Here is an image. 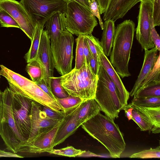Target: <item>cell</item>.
<instances>
[{
    "instance_id": "1",
    "label": "cell",
    "mask_w": 160,
    "mask_h": 160,
    "mask_svg": "<svg viewBox=\"0 0 160 160\" xmlns=\"http://www.w3.org/2000/svg\"><path fill=\"white\" fill-rule=\"evenodd\" d=\"M82 128L102 144L112 158H119L126 143L118 125L114 119L100 112L82 123Z\"/></svg>"
},
{
    "instance_id": "2",
    "label": "cell",
    "mask_w": 160,
    "mask_h": 160,
    "mask_svg": "<svg viewBox=\"0 0 160 160\" xmlns=\"http://www.w3.org/2000/svg\"><path fill=\"white\" fill-rule=\"evenodd\" d=\"M135 31V24L130 19L118 24L115 29L109 61L122 78L131 75L128 64Z\"/></svg>"
},
{
    "instance_id": "3",
    "label": "cell",
    "mask_w": 160,
    "mask_h": 160,
    "mask_svg": "<svg viewBox=\"0 0 160 160\" xmlns=\"http://www.w3.org/2000/svg\"><path fill=\"white\" fill-rule=\"evenodd\" d=\"M60 77L61 84L69 95L84 100L94 98L98 76L93 73L85 60L80 69L74 68Z\"/></svg>"
},
{
    "instance_id": "4",
    "label": "cell",
    "mask_w": 160,
    "mask_h": 160,
    "mask_svg": "<svg viewBox=\"0 0 160 160\" xmlns=\"http://www.w3.org/2000/svg\"><path fill=\"white\" fill-rule=\"evenodd\" d=\"M98 76V80L94 99L98 104L100 111L106 116L113 119L117 118L124 105L116 86L101 64Z\"/></svg>"
},
{
    "instance_id": "5",
    "label": "cell",
    "mask_w": 160,
    "mask_h": 160,
    "mask_svg": "<svg viewBox=\"0 0 160 160\" xmlns=\"http://www.w3.org/2000/svg\"><path fill=\"white\" fill-rule=\"evenodd\" d=\"M12 95V91L8 87L2 92V101L0 106V135L7 149L16 153L25 141L18 132L13 118Z\"/></svg>"
},
{
    "instance_id": "6",
    "label": "cell",
    "mask_w": 160,
    "mask_h": 160,
    "mask_svg": "<svg viewBox=\"0 0 160 160\" xmlns=\"http://www.w3.org/2000/svg\"><path fill=\"white\" fill-rule=\"evenodd\" d=\"M64 13L66 29L78 36L92 34L98 24L90 9L74 0L68 3Z\"/></svg>"
},
{
    "instance_id": "7",
    "label": "cell",
    "mask_w": 160,
    "mask_h": 160,
    "mask_svg": "<svg viewBox=\"0 0 160 160\" xmlns=\"http://www.w3.org/2000/svg\"><path fill=\"white\" fill-rule=\"evenodd\" d=\"M74 38L67 29L62 31L55 45L51 47L54 68L62 75L72 70Z\"/></svg>"
},
{
    "instance_id": "8",
    "label": "cell",
    "mask_w": 160,
    "mask_h": 160,
    "mask_svg": "<svg viewBox=\"0 0 160 160\" xmlns=\"http://www.w3.org/2000/svg\"><path fill=\"white\" fill-rule=\"evenodd\" d=\"M67 0H20V2L36 23H45L54 13L65 12Z\"/></svg>"
},
{
    "instance_id": "9",
    "label": "cell",
    "mask_w": 160,
    "mask_h": 160,
    "mask_svg": "<svg viewBox=\"0 0 160 160\" xmlns=\"http://www.w3.org/2000/svg\"><path fill=\"white\" fill-rule=\"evenodd\" d=\"M12 109L13 118L18 132L25 142L29 138L31 130L33 100L20 94L12 92Z\"/></svg>"
},
{
    "instance_id": "10",
    "label": "cell",
    "mask_w": 160,
    "mask_h": 160,
    "mask_svg": "<svg viewBox=\"0 0 160 160\" xmlns=\"http://www.w3.org/2000/svg\"><path fill=\"white\" fill-rule=\"evenodd\" d=\"M0 7L14 18L31 41L36 23L21 3L16 0H0Z\"/></svg>"
},
{
    "instance_id": "11",
    "label": "cell",
    "mask_w": 160,
    "mask_h": 160,
    "mask_svg": "<svg viewBox=\"0 0 160 160\" xmlns=\"http://www.w3.org/2000/svg\"><path fill=\"white\" fill-rule=\"evenodd\" d=\"M152 3L150 1H141L138 17L136 38L142 49L155 47L150 34V15L152 12Z\"/></svg>"
},
{
    "instance_id": "12",
    "label": "cell",
    "mask_w": 160,
    "mask_h": 160,
    "mask_svg": "<svg viewBox=\"0 0 160 160\" xmlns=\"http://www.w3.org/2000/svg\"><path fill=\"white\" fill-rule=\"evenodd\" d=\"M19 93L56 112H64L63 109L56 100L45 92L35 82L29 79L20 85Z\"/></svg>"
},
{
    "instance_id": "13",
    "label": "cell",
    "mask_w": 160,
    "mask_h": 160,
    "mask_svg": "<svg viewBox=\"0 0 160 160\" xmlns=\"http://www.w3.org/2000/svg\"><path fill=\"white\" fill-rule=\"evenodd\" d=\"M60 124L44 131L32 140L24 142L18 148V152H48L53 148L52 144Z\"/></svg>"
},
{
    "instance_id": "14",
    "label": "cell",
    "mask_w": 160,
    "mask_h": 160,
    "mask_svg": "<svg viewBox=\"0 0 160 160\" xmlns=\"http://www.w3.org/2000/svg\"><path fill=\"white\" fill-rule=\"evenodd\" d=\"M31 120L30 133L29 138L26 142L32 140L44 131L60 124L63 120L60 121L48 118L42 111L41 105L33 101Z\"/></svg>"
},
{
    "instance_id": "15",
    "label": "cell",
    "mask_w": 160,
    "mask_h": 160,
    "mask_svg": "<svg viewBox=\"0 0 160 160\" xmlns=\"http://www.w3.org/2000/svg\"><path fill=\"white\" fill-rule=\"evenodd\" d=\"M36 58L40 62L43 68L44 76L43 79L51 89L50 78L53 76L54 67L50 39L45 30H43L42 33Z\"/></svg>"
},
{
    "instance_id": "16",
    "label": "cell",
    "mask_w": 160,
    "mask_h": 160,
    "mask_svg": "<svg viewBox=\"0 0 160 160\" xmlns=\"http://www.w3.org/2000/svg\"><path fill=\"white\" fill-rule=\"evenodd\" d=\"M78 106L66 113L56 134L52 145L53 148L63 142L81 126L77 118L76 112Z\"/></svg>"
},
{
    "instance_id": "17",
    "label": "cell",
    "mask_w": 160,
    "mask_h": 160,
    "mask_svg": "<svg viewBox=\"0 0 160 160\" xmlns=\"http://www.w3.org/2000/svg\"><path fill=\"white\" fill-rule=\"evenodd\" d=\"M139 2L140 0H108L103 19L104 21L112 20L115 22L122 18Z\"/></svg>"
},
{
    "instance_id": "18",
    "label": "cell",
    "mask_w": 160,
    "mask_h": 160,
    "mask_svg": "<svg viewBox=\"0 0 160 160\" xmlns=\"http://www.w3.org/2000/svg\"><path fill=\"white\" fill-rule=\"evenodd\" d=\"M65 13L58 12L52 15L45 24V29L50 40L51 47L54 46L62 32L66 30Z\"/></svg>"
},
{
    "instance_id": "19",
    "label": "cell",
    "mask_w": 160,
    "mask_h": 160,
    "mask_svg": "<svg viewBox=\"0 0 160 160\" xmlns=\"http://www.w3.org/2000/svg\"><path fill=\"white\" fill-rule=\"evenodd\" d=\"M100 64L106 71L115 85L122 104L124 106L127 104L130 96L129 92L126 89L120 76L103 52L100 53Z\"/></svg>"
},
{
    "instance_id": "20",
    "label": "cell",
    "mask_w": 160,
    "mask_h": 160,
    "mask_svg": "<svg viewBox=\"0 0 160 160\" xmlns=\"http://www.w3.org/2000/svg\"><path fill=\"white\" fill-rule=\"evenodd\" d=\"M145 53L143 65L137 79L131 91V97L134 96L140 85L153 68L157 59L158 50L155 47L150 50L144 49Z\"/></svg>"
},
{
    "instance_id": "21",
    "label": "cell",
    "mask_w": 160,
    "mask_h": 160,
    "mask_svg": "<svg viewBox=\"0 0 160 160\" xmlns=\"http://www.w3.org/2000/svg\"><path fill=\"white\" fill-rule=\"evenodd\" d=\"M100 111L98 104L94 98L84 100L78 106L77 110L78 121L81 125Z\"/></svg>"
},
{
    "instance_id": "22",
    "label": "cell",
    "mask_w": 160,
    "mask_h": 160,
    "mask_svg": "<svg viewBox=\"0 0 160 160\" xmlns=\"http://www.w3.org/2000/svg\"><path fill=\"white\" fill-rule=\"evenodd\" d=\"M101 41L104 54L107 57L110 55L115 35V21L112 20L104 21Z\"/></svg>"
},
{
    "instance_id": "23",
    "label": "cell",
    "mask_w": 160,
    "mask_h": 160,
    "mask_svg": "<svg viewBox=\"0 0 160 160\" xmlns=\"http://www.w3.org/2000/svg\"><path fill=\"white\" fill-rule=\"evenodd\" d=\"M45 24L43 23H36L33 38L31 41L30 47L24 56V58L27 63L36 59L37 57L42 33L44 30Z\"/></svg>"
},
{
    "instance_id": "24",
    "label": "cell",
    "mask_w": 160,
    "mask_h": 160,
    "mask_svg": "<svg viewBox=\"0 0 160 160\" xmlns=\"http://www.w3.org/2000/svg\"><path fill=\"white\" fill-rule=\"evenodd\" d=\"M132 108V119L139 127L142 131H151L153 125L149 118L144 113L138 110L132 103H130Z\"/></svg>"
},
{
    "instance_id": "25",
    "label": "cell",
    "mask_w": 160,
    "mask_h": 160,
    "mask_svg": "<svg viewBox=\"0 0 160 160\" xmlns=\"http://www.w3.org/2000/svg\"><path fill=\"white\" fill-rule=\"evenodd\" d=\"M160 97V82H152L137 90L134 98Z\"/></svg>"
},
{
    "instance_id": "26",
    "label": "cell",
    "mask_w": 160,
    "mask_h": 160,
    "mask_svg": "<svg viewBox=\"0 0 160 160\" xmlns=\"http://www.w3.org/2000/svg\"><path fill=\"white\" fill-rule=\"evenodd\" d=\"M26 70L32 81L35 83L44 78V71L43 68L36 58L27 63Z\"/></svg>"
},
{
    "instance_id": "27",
    "label": "cell",
    "mask_w": 160,
    "mask_h": 160,
    "mask_svg": "<svg viewBox=\"0 0 160 160\" xmlns=\"http://www.w3.org/2000/svg\"><path fill=\"white\" fill-rule=\"evenodd\" d=\"M56 100L63 109L64 112L66 113L75 108L84 100L79 97L69 95L64 98H56Z\"/></svg>"
},
{
    "instance_id": "28",
    "label": "cell",
    "mask_w": 160,
    "mask_h": 160,
    "mask_svg": "<svg viewBox=\"0 0 160 160\" xmlns=\"http://www.w3.org/2000/svg\"><path fill=\"white\" fill-rule=\"evenodd\" d=\"M92 56L100 62V55L103 52L100 42L92 34L85 36Z\"/></svg>"
},
{
    "instance_id": "29",
    "label": "cell",
    "mask_w": 160,
    "mask_h": 160,
    "mask_svg": "<svg viewBox=\"0 0 160 160\" xmlns=\"http://www.w3.org/2000/svg\"><path fill=\"white\" fill-rule=\"evenodd\" d=\"M135 106L148 117L153 126L160 127V107L151 108Z\"/></svg>"
},
{
    "instance_id": "30",
    "label": "cell",
    "mask_w": 160,
    "mask_h": 160,
    "mask_svg": "<svg viewBox=\"0 0 160 160\" xmlns=\"http://www.w3.org/2000/svg\"><path fill=\"white\" fill-rule=\"evenodd\" d=\"M84 38V35H79L76 39V48L74 68L76 69H80L82 67L85 60L83 48Z\"/></svg>"
},
{
    "instance_id": "31",
    "label": "cell",
    "mask_w": 160,
    "mask_h": 160,
    "mask_svg": "<svg viewBox=\"0 0 160 160\" xmlns=\"http://www.w3.org/2000/svg\"><path fill=\"white\" fill-rule=\"evenodd\" d=\"M131 103L133 105L145 108L160 107V97L134 98Z\"/></svg>"
},
{
    "instance_id": "32",
    "label": "cell",
    "mask_w": 160,
    "mask_h": 160,
    "mask_svg": "<svg viewBox=\"0 0 160 160\" xmlns=\"http://www.w3.org/2000/svg\"><path fill=\"white\" fill-rule=\"evenodd\" d=\"M160 82V54L159 53L153 68L141 83L138 88L151 82Z\"/></svg>"
},
{
    "instance_id": "33",
    "label": "cell",
    "mask_w": 160,
    "mask_h": 160,
    "mask_svg": "<svg viewBox=\"0 0 160 160\" xmlns=\"http://www.w3.org/2000/svg\"><path fill=\"white\" fill-rule=\"evenodd\" d=\"M50 86L52 91L55 96L58 98H62L68 96L61 83V77H52L50 78Z\"/></svg>"
},
{
    "instance_id": "34",
    "label": "cell",
    "mask_w": 160,
    "mask_h": 160,
    "mask_svg": "<svg viewBox=\"0 0 160 160\" xmlns=\"http://www.w3.org/2000/svg\"><path fill=\"white\" fill-rule=\"evenodd\" d=\"M85 151L76 149L72 146H69L60 149H56L53 148L48 152L69 157H78Z\"/></svg>"
},
{
    "instance_id": "35",
    "label": "cell",
    "mask_w": 160,
    "mask_h": 160,
    "mask_svg": "<svg viewBox=\"0 0 160 160\" xmlns=\"http://www.w3.org/2000/svg\"><path fill=\"white\" fill-rule=\"evenodd\" d=\"M130 158H160V147L158 146L156 148L145 150L140 152L134 153L131 155Z\"/></svg>"
},
{
    "instance_id": "36",
    "label": "cell",
    "mask_w": 160,
    "mask_h": 160,
    "mask_svg": "<svg viewBox=\"0 0 160 160\" xmlns=\"http://www.w3.org/2000/svg\"><path fill=\"white\" fill-rule=\"evenodd\" d=\"M0 24L2 27L20 28L18 24L14 18L1 8L0 9Z\"/></svg>"
},
{
    "instance_id": "37",
    "label": "cell",
    "mask_w": 160,
    "mask_h": 160,
    "mask_svg": "<svg viewBox=\"0 0 160 160\" xmlns=\"http://www.w3.org/2000/svg\"><path fill=\"white\" fill-rule=\"evenodd\" d=\"M42 111L48 118L57 120H62L65 115L64 112L60 113L56 112L51 108L42 106Z\"/></svg>"
},
{
    "instance_id": "38",
    "label": "cell",
    "mask_w": 160,
    "mask_h": 160,
    "mask_svg": "<svg viewBox=\"0 0 160 160\" xmlns=\"http://www.w3.org/2000/svg\"><path fill=\"white\" fill-rule=\"evenodd\" d=\"M150 34L155 45L158 51L160 50V38L154 26L152 17V12L150 15Z\"/></svg>"
},
{
    "instance_id": "39",
    "label": "cell",
    "mask_w": 160,
    "mask_h": 160,
    "mask_svg": "<svg viewBox=\"0 0 160 160\" xmlns=\"http://www.w3.org/2000/svg\"><path fill=\"white\" fill-rule=\"evenodd\" d=\"M152 3V17L155 27L160 24V0H154Z\"/></svg>"
},
{
    "instance_id": "40",
    "label": "cell",
    "mask_w": 160,
    "mask_h": 160,
    "mask_svg": "<svg viewBox=\"0 0 160 160\" xmlns=\"http://www.w3.org/2000/svg\"><path fill=\"white\" fill-rule=\"evenodd\" d=\"M90 10L92 15L98 19L100 27L102 30L103 28V23L100 16L99 7L96 0L88 1Z\"/></svg>"
},
{
    "instance_id": "41",
    "label": "cell",
    "mask_w": 160,
    "mask_h": 160,
    "mask_svg": "<svg viewBox=\"0 0 160 160\" xmlns=\"http://www.w3.org/2000/svg\"><path fill=\"white\" fill-rule=\"evenodd\" d=\"M36 83L45 92L56 100V97L52 92L51 89L48 87L46 82L43 78Z\"/></svg>"
},
{
    "instance_id": "42",
    "label": "cell",
    "mask_w": 160,
    "mask_h": 160,
    "mask_svg": "<svg viewBox=\"0 0 160 160\" xmlns=\"http://www.w3.org/2000/svg\"><path fill=\"white\" fill-rule=\"evenodd\" d=\"M89 64L93 73L98 75L100 65V62L92 56L89 61Z\"/></svg>"
},
{
    "instance_id": "43",
    "label": "cell",
    "mask_w": 160,
    "mask_h": 160,
    "mask_svg": "<svg viewBox=\"0 0 160 160\" xmlns=\"http://www.w3.org/2000/svg\"><path fill=\"white\" fill-rule=\"evenodd\" d=\"M83 48L85 60L87 63H89L92 56L85 36L83 39Z\"/></svg>"
},
{
    "instance_id": "44",
    "label": "cell",
    "mask_w": 160,
    "mask_h": 160,
    "mask_svg": "<svg viewBox=\"0 0 160 160\" xmlns=\"http://www.w3.org/2000/svg\"><path fill=\"white\" fill-rule=\"evenodd\" d=\"M0 157H12L16 158H23L21 156L16 153L13 152H7L0 149Z\"/></svg>"
},
{
    "instance_id": "45",
    "label": "cell",
    "mask_w": 160,
    "mask_h": 160,
    "mask_svg": "<svg viewBox=\"0 0 160 160\" xmlns=\"http://www.w3.org/2000/svg\"><path fill=\"white\" fill-rule=\"evenodd\" d=\"M125 111V113L126 117L128 118L129 120L132 119V110L130 103L124 105L122 108Z\"/></svg>"
},
{
    "instance_id": "46",
    "label": "cell",
    "mask_w": 160,
    "mask_h": 160,
    "mask_svg": "<svg viewBox=\"0 0 160 160\" xmlns=\"http://www.w3.org/2000/svg\"><path fill=\"white\" fill-rule=\"evenodd\" d=\"M83 6L89 8V4L88 0H73Z\"/></svg>"
},
{
    "instance_id": "47",
    "label": "cell",
    "mask_w": 160,
    "mask_h": 160,
    "mask_svg": "<svg viewBox=\"0 0 160 160\" xmlns=\"http://www.w3.org/2000/svg\"><path fill=\"white\" fill-rule=\"evenodd\" d=\"M153 133H159L160 132V127L152 126L151 130Z\"/></svg>"
},
{
    "instance_id": "48",
    "label": "cell",
    "mask_w": 160,
    "mask_h": 160,
    "mask_svg": "<svg viewBox=\"0 0 160 160\" xmlns=\"http://www.w3.org/2000/svg\"><path fill=\"white\" fill-rule=\"evenodd\" d=\"M2 101V92L0 89V106L1 105Z\"/></svg>"
},
{
    "instance_id": "49",
    "label": "cell",
    "mask_w": 160,
    "mask_h": 160,
    "mask_svg": "<svg viewBox=\"0 0 160 160\" xmlns=\"http://www.w3.org/2000/svg\"><path fill=\"white\" fill-rule=\"evenodd\" d=\"M154 0H140V2L141 1H149L152 2V3L153 2Z\"/></svg>"
},
{
    "instance_id": "50",
    "label": "cell",
    "mask_w": 160,
    "mask_h": 160,
    "mask_svg": "<svg viewBox=\"0 0 160 160\" xmlns=\"http://www.w3.org/2000/svg\"><path fill=\"white\" fill-rule=\"evenodd\" d=\"M88 1H92V0H88Z\"/></svg>"
},
{
    "instance_id": "51",
    "label": "cell",
    "mask_w": 160,
    "mask_h": 160,
    "mask_svg": "<svg viewBox=\"0 0 160 160\" xmlns=\"http://www.w3.org/2000/svg\"><path fill=\"white\" fill-rule=\"evenodd\" d=\"M67 0L69 1H72V0Z\"/></svg>"
},
{
    "instance_id": "52",
    "label": "cell",
    "mask_w": 160,
    "mask_h": 160,
    "mask_svg": "<svg viewBox=\"0 0 160 160\" xmlns=\"http://www.w3.org/2000/svg\"><path fill=\"white\" fill-rule=\"evenodd\" d=\"M1 9V8L0 7V9Z\"/></svg>"
},
{
    "instance_id": "53",
    "label": "cell",
    "mask_w": 160,
    "mask_h": 160,
    "mask_svg": "<svg viewBox=\"0 0 160 160\" xmlns=\"http://www.w3.org/2000/svg\"></svg>"
}]
</instances>
